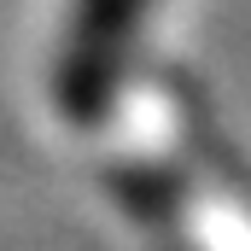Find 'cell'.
Returning a JSON list of instances; mask_svg holds the SVG:
<instances>
[{
  "label": "cell",
  "mask_w": 251,
  "mask_h": 251,
  "mask_svg": "<svg viewBox=\"0 0 251 251\" xmlns=\"http://www.w3.org/2000/svg\"><path fill=\"white\" fill-rule=\"evenodd\" d=\"M152 0H76L53 53V105L64 123L94 128L105 123L123 88Z\"/></svg>",
  "instance_id": "1"
},
{
  "label": "cell",
  "mask_w": 251,
  "mask_h": 251,
  "mask_svg": "<svg viewBox=\"0 0 251 251\" xmlns=\"http://www.w3.org/2000/svg\"><path fill=\"white\" fill-rule=\"evenodd\" d=\"M117 199H123L134 216H152V222H170V216H176V181H170V176L123 170V176H117Z\"/></svg>",
  "instance_id": "2"
},
{
  "label": "cell",
  "mask_w": 251,
  "mask_h": 251,
  "mask_svg": "<svg viewBox=\"0 0 251 251\" xmlns=\"http://www.w3.org/2000/svg\"><path fill=\"white\" fill-rule=\"evenodd\" d=\"M199 152H204V158L222 170V181H228V187H240V199L251 204V164H240V152H228V146H222V134H210V128H199Z\"/></svg>",
  "instance_id": "3"
}]
</instances>
